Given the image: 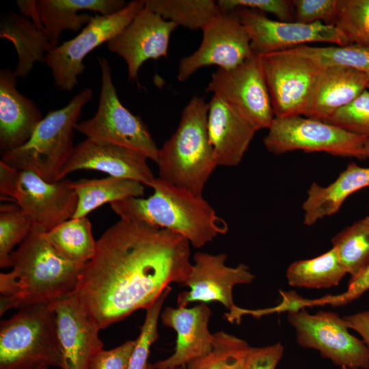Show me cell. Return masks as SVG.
Returning a JSON list of instances; mask_svg holds the SVG:
<instances>
[{
    "label": "cell",
    "mask_w": 369,
    "mask_h": 369,
    "mask_svg": "<svg viewBox=\"0 0 369 369\" xmlns=\"http://www.w3.org/2000/svg\"><path fill=\"white\" fill-rule=\"evenodd\" d=\"M144 7V0H135L114 14H95L77 36L48 52L44 63L51 70L55 85L72 91L85 68L83 60L87 55L122 31Z\"/></svg>",
    "instance_id": "9c48e42d"
},
{
    "label": "cell",
    "mask_w": 369,
    "mask_h": 369,
    "mask_svg": "<svg viewBox=\"0 0 369 369\" xmlns=\"http://www.w3.org/2000/svg\"><path fill=\"white\" fill-rule=\"evenodd\" d=\"M43 117L36 103L16 89V77L0 71V148L3 152L25 144Z\"/></svg>",
    "instance_id": "603a6c76"
},
{
    "label": "cell",
    "mask_w": 369,
    "mask_h": 369,
    "mask_svg": "<svg viewBox=\"0 0 369 369\" xmlns=\"http://www.w3.org/2000/svg\"><path fill=\"white\" fill-rule=\"evenodd\" d=\"M101 87L96 113L90 119L77 122L74 130L86 139L108 142L132 149L156 162L159 148L146 124L120 102L107 59L98 57Z\"/></svg>",
    "instance_id": "52a82bcc"
},
{
    "label": "cell",
    "mask_w": 369,
    "mask_h": 369,
    "mask_svg": "<svg viewBox=\"0 0 369 369\" xmlns=\"http://www.w3.org/2000/svg\"><path fill=\"white\" fill-rule=\"evenodd\" d=\"M183 236L146 222L120 219L96 241L73 292L103 329L150 307L169 286L184 285L192 263Z\"/></svg>",
    "instance_id": "6da1fadb"
},
{
    "label": "cell",
    "mask_w": 369,
    "mask_h": 369,
    "mask_svg": "<svg viewBox=\"0 0 369 369\" xmlns=\"http://www.w3.org/2000/svg\"><path fill=\"white\" fill-rule=\"evenodd\" d=\"M348 329L357 331L363 338V342L369 352V310L342 317Z\"/></svg>",
    "instance_id": "7bdbcfd3"
},
{
    "label": "cell",
    "mask_w": 369,
    "mask_h": 369,
    "mask_svg": "<svg viewBox=\"0 0 369 369\" xmlns=\"http://www.w3.org/2000/svg\"><path fill=\"white\" fill-rule=\"evenodd\" d=\"M18 170L0 161V193L3 197H12Z\"/></svg>",
    "instance_id": "ee69618b"
},
{
    "label": "cell",
    "mask_w": 369,
    "mask_h": 369,
    "mask_svg": "<svg viewBox=\"0 0 369 369\" xmlns=\"http://www.w3.org/2000/svg\"><path fill=\"white\" fill-rule=\"evenodd\" d=\"M92 96V89L85 87L63 108L49 111L29 140L19 148L3 152L1 161L18 170L33 172L47 182L58 181L74 147V126Z\"/></svg>",
    "instance_id": "5b68a950"
},
{
    "label": "cell",
    "mask_w": 369,
    "mask_h": 369,
    "mask_svg": "<svg viewBox=\"0 0 369 369\" xmlns=\"http://www.w3.org/2000/svg\"><path fill=\"white\" fill-rule=\"evenodd\" d=\"M335 26L349 44L369 48V0H338Z\"/></svg>",
    "instance_id": "e575fe53"
},
{
    "label": "cell",
    "mask_w": 369,
    "mask_h": 369,
    "mask_svg": "<svg viewBox=\"0 0 369 369\" xmlns=\"http://www.w3.org/2000/svg\"><path fill=\"white\" fill-rule=\"evenodd\" d=\"M367 138L324 121L295 115L275 118L263 143L269 152L276 155L303 150L363 160L368 158L364 151Z\"/></svg>",
    "instance_id": "ba28073f"
},
{
    "label": "cell",
    "mask_w": 369,
    "mask_h": 369,
    "mask_svg": "<svg viewBox=\"0 0 369 369\" xmlns=\"http://www.w3.org/2000/svg\"><path fill=\"white\" fill-rule=\"evenodd\" d=\"M227 255L223 253L210 254L197 251L193 256L194 263L184 286L189 288L178 295V307H186L193 302L217 301L226 309L235 304L232 290L238 284L252 282L255 277L249 267L239 264L235 267L226 265Z\"/></svg>",
    "instance_id": "2e32d148"
},
{
    "label": "cell",
    "mask_w": 369,
    "mask_h": 369,
    "mask_svg": "<svg viewBox=\"0 0 369 369\" xmlns=\"http://www.w3.org/2000/svg\"><path fill=\"white\" fill-rule=\"evenodd\" d=\"M364 151L367 156L369 157V137H368L364 143Z\"/></svg>",
    "instance_id": "bcb514c9"
},
{
    "label": "cell",
    "mask_w": 369,
    "mask_h": 369,
    "mask_svg": "<svg viewBox=\"0 0 369 369\" xmlns=\"http://www.w3.org/2000/svg\"><path fill=\"white\" fill-rule=\"evenodd\" d=\"M146 369H185V368H184V366L178 367V368H161L158 366L155 363H154V364H148Z\"/></svg>",
    "instance_id": "f6af8a7d"
},
{
    "label": "cell",
    "mask_w": 369,
    "mask_h": 369,
    "mask_svg": "<svg viewBox=\"0 0 369 369\" xmlns=\"http://www.w3.org/2000/svg\"><path fill=\"white\" fill-rule=\"evenodd\" d=\"M208 103L207 129L218 166L238 165L257 130L236 109L213 94Z\"/></svg>",
    "instance_id": "44dd1931"
},
{
    "label": "cell",
    "mask_w": 369,
    "mask_h": 369,
    "mask_svg": "<svg viewBox=\"0 0 369 369\" xmlns=\"http://www.w3.org/2000/svg\"><path fill=\"white\" fill-rule=\"evenodd\" d=\"M320 68L342 66L361 72L369 77V48L355 44L344 46H312L301 45L293 49Z\"/></svg>",
    "instance_id": "d6a6232c"
},
{
    "label": "cell",
    "mask_w": 369,
    "mask_h": 369,
    "mask_svg": "<svg viewBox=\"0 0 369 369\" xmlns=\"http://www.w3.org/2000/svg\"><path fill=\"white\" fill-rule=\"evenodd\" d=\"M234 12L248 33L251 51L256 55L286 51L310 42L349 44L334 25L320 22L303 24L275 20L248 8H238Z\"/></svg>",
    "instance_id": "5bb4252c"
},
{
    "label": "cell",
    "mask_w": 369,
    "mask_h": 369,
    "mask_svg": "<svg viewBox=\"0 0 369 369\" xmlns=\"http://www.w3.org/2000/svg\"><path fill=\"white\" fill-rule=\"evenodd\" d=\"M369 186V167L352 162L327 187L312 183L303 204V223L314 224L319 219L336 213L345 200L353 193Z\"/></svg>",
    "instance_id": "484cf974"
},
{
    "label": "cell",
    "mask_w": 369,
    "mask_h": 369,
    "mask_svg": "<svg viewBox=\"0 0 369 369\" xmlns=\"http://www.w3.org/2000/svg\"><path fill=\"white\" fill-rule=\"evenodd\" d=\"M210 352L193 359L185 369H243L251 348L246 341L223 331L213 333Z\"/></svg>",
    "instance_id": "1f68e13d"
},
{
    "label": "cell",
    "mask_w": 369,
    "mask_h": 369,
    "mask_svg": "<svg viewBox=\"0 0 369 369\" xmlns=\"http://www.w3.org/2000/svg\"><path fill=\"white\" fill-rule=\"evenodd\" d=\"M257 56L275 118L304 115L321 68L291 49Z\"/></svg>",
    "instance_id": "30bf717a"
},
{
    "label": "cell",
    "mask_w": 369,
    "mask_h": 369,
    "mask_svg": "<svg viewBox=\"0 0 369 369\" xmlns=\"http://www.w3.org/2000/svg\"><path fill=\"white\" fill-rule=\"evenodd\" d=\"M72 181L62 179L49 182L36 173L18 170L12 195L33 226L49 232L72 219L77 206Z\"/></svg>",
    "instance_id": "9a60e30c"
},
{
    "label": "cell",
    "mask_w": 369,
    "mask_h": 369,
    "mask_svg": "<svg viewBox=\"0 0 369 369\" xmlns=\"http://www.w3.org/2000/svg\"><path fill=\"white\" fill-rule=\"evenodd\" d=\"M172 290L169 286L160 297L146 310L144 323L133 352L128 369H146L150 348L159 338L158 320L161 315L163 303Z\"/></svg>",
    "instance_id": "8d00e7d4"
},
{
    "label": "cell",
    "mask_w": 369,
    "mask_h": 369,
    "mask_svg": "<svg viewBox=\"0 0 369 369\" xmlns=\"http://www.w3.org/2000/svg\"><path fill=\"white\" fill-rule=\"evenodd\" d=\"M16 3L21 14L14 12L1 20L0 37L13 44L18 55L14 74L25 78L36 62L44 63L46 54L53 48L43 30L36 1L19 0Z\"/></svg>",
    "instance_id": "7402d4cb"
},
{
    "label": "cell",
    "mask_w": 369,
    "mask_h": 369,
    "mask_svg": "<svg viewBox=\"0 0 369 369\" xmlns=\"http://www.w3.org/2000/svg\"><path fill=\"white\" fill-rule=\"evenodd\" d=\"M324 122L349 133L369 137V90H364L352 102L338 109Z\"/></svg>",
    "instance_id": "74e56055"
},
{
    "label": "cell",
    "mask_w": 369,
    "mask_h": 369,
    "mask_svg": "<svg viewBox=\"0 0 369 369\" xmlns=\"http://www.w3.org/2000/svg\"><path fill=\"white\" fill-rule=\"evenodd\" d=\"M331 243L351 278L359 275L369 265V216L342 230Z\"/></svg>",
    "instance_id": "4dcf8cb0"
},
{
    "label": "cell",
    "mask_w": 369,
    "mask_h": 369,
    "mask_svg": "<svg viewBox=\"0 0 369 369\" xmlns=\"http://www.w3.org/2000/svg\"><path fill=\"white\" fill-rule=\"evenodd\" d=\"M368 90H369V86H368Z\"/></svg>",
    "instance_id": "681fc988"
},
{
    "label": "cell",
    "mask_w": 369,
    "mask_h": 369,
    "mask_svg": "<svg viewBox=\"0 0 369 369\" xmlns=\"http://www.w3.org/2000/svg\"><path fill=\"white\" fill-rule=\"evenodd\" d=\"M369 290V265L357 276L351 278L347 290L342 294L326 295L319 299H303L295 292L282 293L281 305L284 312L297 311L306 307L330 305H344Z\"/></svg>",
    "instance_id": "d590c367"
},
{
    "label": "cell",
    "mask_w": 369,
    "mask_h": 369,
    "mask_svg": "<svg viewBox=\"0 0 369 369\" xmlns=\"http://www.w3.org/2000/svg\"><path fill=\"white\" fill-rule=\"evenodd\" d=\"M45 232L33 226L11 254L8 273H0V315L51 301L74 291L85 264L71 262L47 241Z\"/></svg>",
    "instance_id": "7a4b0ae2"
},
{
    "label": "cell",
    "mask_w": 369,
    "mask_h": 369,
    "mask_svg": "<svg viewBox=\"0 0 369 369\" xmlns=\"http://www.w3.org/2000/svg\"><path fill=\"white\" fill-rule=\"evenodd\" d=\"M284 352V348L281 343L251 347L243 369H275Z\"/></svg>",
    "instance_id": "b9f144b4"
},
{
    "label": "cell",
    "mask_w": 369,
    "mask_h": 369,
    "mask_svg": "<svg viewBox=\"0 0 369 369\" xmlns=\"http://www.w3.org/2000/svg\"><path fill=\"white\" fill-rule=\"evenodd\" d=\"M288 312L299 346L318 351L322 357L340 368H369L366 346L348 332L338 314L319 311L311 314L305 308Z\"/></svg>",
    "instance_id": "8fae6325"
},
{
    "label": "cell",
    "mask_w": 369,
    "mask_h": 369,
    "mask_svg": "<svg viewBox=\"0 0 369 369\" xmlns=\"http://www.w3.org/2000/svg\"><path fill=\"white\" fill-rule=\"evenodd\" d=\"M143 154L116 144L85 139L74 146L58 180L80 170H97L109 176L137 181L150 187L155 177Z\"/></svg>",
    "instance_id": "ac0fdd59"
},
{
    "label": "cell",
    "mask_w": 369,
    "mask_h": 369,
    "mask_svg": "<svg viewBox=\"0 0 369 369\" xmlns=\"http://www.w3.org/2000/svg\"><path fill=\"white\" fill-rule=\"evenodd\" d=\"M178 26L144 7L118 34L109 40L111 53L126 64L128 78L138 85V72L148 59L167 56L171 34Z\"/></svg>",
    "instance_id": "e0dca14e"
},
{
    "label": "cell",
    "mask_w": 369,
    "mask_h": 369,
    "mask_svg": "<svg viewBox=\"0 0 369 369\" xmlns=\"http://www.w3.org/2000/svg\"><path fill=\"white\" fill-rule=\"evenodd\" d=\"M338 369H349V368L343 367V368H339Z\"/></svg>",
    "instance_id": "c3c4849f"
},
{
    "label": "cell",
    "mask_w": 369,
    "mask_h": 369,
    "mask_svg": "<svg viewBox=\"0 0 369 369\" xmlns=\"http://www.w3.org/2000/svg\"><path fill=\"white\" fill-rule=\"evenodd\" d=\"M58 339L64 356L65 369H87L92 357L102 349L100 330L89 317L75 294L51 301Z\"/></svg>",
    "instance_id": "d6986e66"
},
{
    "label": "cell",
    "mask_w": 369,
    "mask_h": 369,
    "mask_svg": "<svg viewBox=\"0 0 369 369\" xmlns=\"http://www.w3.org/2000/svg\"><path fill=\"white\" fill-rule=\"evenodd\" d=\"M145 6L167 20L191 30L202 29L221 12L213 0H144Z\"/></svg>",
    "instance_id": "f546056e"
},
{
    "label": "cell",
    "mask_w": 369,
    "mask_h": 369,
    "mask_svg": "<svg viewBox=\"0 0 369 369\" xmlns=\"http://www.w3.org/2000/svg\"><path fill=\"white\" fill-rule=\"evenodd\" d=\"M368 86L369 77L358 70L342 66L321 68L303 116L325 121Z\"/></svg>",
    "instance_id": "cb8c5ba5"
},
{
    "label": "cell",
    "mask_w": 369,
    "mask_h": 369,
    "mask_svg": "<svg viewBox=\"0 0 369 369\" xmlns=\"http://www.w3.org/2000/svg\"><path fill=\"white\" fill-rule=\"evenodd\" d=\"M33 227L30 217L18 205L0 206V267H10L14 247L20 244Z\"/></svg>",
    "instance_id": "836d02e7"
},
{
    "label": "cell",
    "mask_w": 369,
    "mask_h": 369,
    "mask_svg": "<svg viewBox=\"0 0 369 369\" xmlns=\"http://www.w3.org/2000/svg\"><path fill=\"white\" fill-rule=\"evenodd\" d=\"M211 315L204 303L192 308L166 307L161 313L162 323L177 334L174 353L155 364L164 368L184 366L191 360L206 355L213 347V333L208 330Z\"/></svg>",
    "instance_id": "ffe728a7"
},
{
    "label": "cell",
    "mask_w": 369,
    "mask_h": 369,
    "mask_svg": "<svg viewBox=\"0 0 369 369\" xmlns=\"http://www.w3.org/2000/svg\"><path fill=\"white\" fill-rule=\"evenodd\" d=\"M147 198L128 197L110 204L120 219H131L169 230L200 248L228 231L226 221L219 217L202 195H195L158 177L150 185Z\"/></svg>",
    "instance_id": "3957f363"
},
{
    "label": "cell",
    "mask_w": 369,
    "mask_h": 369,
    "mask_svg": "<svg viewBox=\"0 0 369 369\" xmlns=\"http://www.w3.org/2000/svg\"><path fill=\"white\" fill-rule=\"evenodd\" d=\"M65 369L51 301L22 309L0 325V369Z\"/></svg>",
    "instance_id": "8992f818"
},
{
    "label": "cell",
    "mask_w": 369,
    "mask_h": 369,
    "mask_svg": "<svg viewBox=\"0 0 369 369\" xmlns=\"http://www.w3.org/2000/svg\"><path fill=\"white\" fill-rule=\"evenodd\" d=\"M206 92L236 109L257 131L268 129L275 118L258 57L254 54L235 68H218L211 74Z\"/></svg>",
    "instance_id": "7c38bea8"
},
{
    "label": "cell",
    "mask_w": 369,
    "mask_h": 369,
    "mask_svg": "<svg viewBox=\"0 0 369 369\" xmlns=\"http://www.w3.org/2000/svg\"><path fill=\"white\" fill-rule=\"evenodd\" d=\"M126 4L123 0L36 1L43 30L53 49L57 46L63 31L77 32L90 21L93 15L79 12L89 10L107 16L121 10Z\"/></svg>",
    "instance_id": "d4e9b609"
},
{
    "label": "cell",
    "mask_w": 369,
    "mask_h": 369,
    "mask_svg": "<svg viewBox=\"0 0 369 369\" xmlns=\"http://www.w3.org/2000/svg\"><path fill=\"white\" fill-rule=\"evenodd\" d=\"M208 103L193 96L183 109L173 135L159 148L156 163L159 178L195 195L202 191L218 167L210 143Z\"/></svg>",
    "instance_id": "277c9868"
},
{
    "label": "cell",
    "mask_w": 369,
    "mask_h": 369,
    "mask_svg": "<svg viewBox=\"0 0 369 369\" xmlns=\"http://www.w3.org/2000/svg\"><path fill=\"white\" fill-rule=\"evenodd\" d=\"M346 273L331 248L316 258L293 262L286 278L291 286L320 289L338 286Z\"/></svg>",
    "instance_id": "83f0119b"
},
{
    "label": "cell",
    "mask_w": 369,
    "mask_h": 369,
    "mask_svg": "<svg viewBox=\"0 0 369 369\" xmlns=\"http://www.w3.org/2000/svg\"><path fill=\"white\" fill-rule=\"evenodd\" d=\"M202 31L199 48L180 61L178 81H187L204 66L214 65L224 70L235 68L253 54L248 33L234 11L221 12Z\"/></svg>",
    "instance_id": "4fadbf2b"
},
{
    "label": "cell",
    "mask_w": 369,
    "mask_h": 369,
    "mask_svg": "<svg viewBox=\"0 0 369 369\" xmlns=\"http://www.w3.org/2000/svg\"><path fill=\"white\" fill-rule=\"evenodd\" d=\"M45 236L62 256L74 263L85 264L96 251V241L87 217L70 219L45 232Z\"/></svg>",
    "instance_id": "f1b7e54d"
},
{
    "label": "cell",
    "mask_w": 369,
    "mask_h": 369,
    "mask_svg": "<svg viewBox=\"0 0 369 369\" xmlns=\"http://www.w3.org/2000/svg\"><path fill=\"white\" fill-rule=\"evenodd\" d=\"M37 369H49V367H46V366H42V367H40Z\"/></svg>",
    "instance_id": "7dc6e473"
},
{
    "label": "cell",
    "mask_w": 369,
    "mask_h": 369,
    "mask_svg": "<svg viewBox=\"0 0 369 369\" xmlns=\"http://www.w3.org/2000/svg\"><path fill=\"white\" fill-rule=\"evenodd\" d=\"M221 12H233L238 8H248L262 13H270L278 20L293 22L294 12L292 1L288 0H219L217 1Z\"/></svg>",
    "instance_id": "ab89813d"
},
{
    "label": "cell",
    "mask_w": 369,
    "mask_h": 369,
    "mask_svg": "<svg viewBox=\"0 0 369 369\" xmlns=\"http://www.w3.org/2000/svg\"><path fill=\"white\" fill-rule=\"evenodd\" d=\"M137 339L109 349H102L90 361L87 369H128Z\"/></svg>",
    "instance_id": "60d3db41"
},
{
    "label": "cell",
    "mask_w": 369,
    "mask_h": 369,
    "mask_svg": "<svg viewBox=\"0 0 369 369\" xmlns=\"http://www.w3.org/2000/svg\"><path fill=\"white\" fill-rule=\"evenodd\" d=\"M77 196V206L72 218L85 217L106 203L128 197H140L144 184L129 179L108 176L100 179H81L72 182Z\"/></svg>",
    "instance_id": "4316f807"
},
{
    "label": "cell",
    "mask_w": 369,
    "mask_h": 369,
    "mask_svg": "<svg viewBox=\"0 0 369 369\" xmlns=\"http://www.w3.org/2000/svg\"><path fill=\"white\" fill-rule=\"evenodd\" d=\"M295 22L312 24L317 22L328 25L336 23L338 0H292Z\"/></svg>",
    "instance_id": "f35d334b"
}]
</instances>
